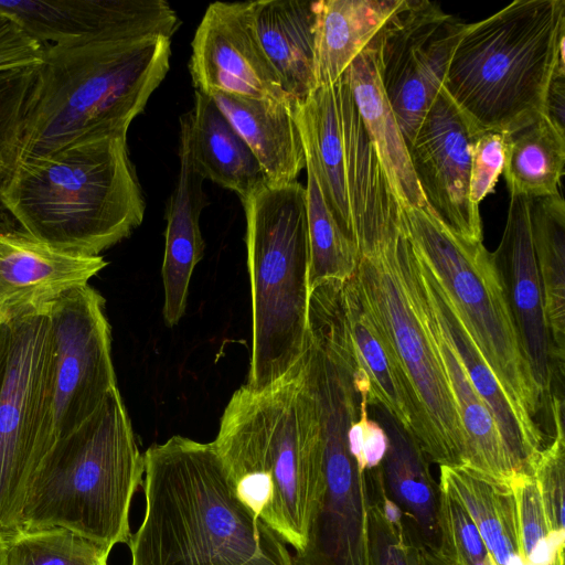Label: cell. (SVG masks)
<instances>
[{
    "label": "cell",
    "instance_id": "cell-1",
    "mask_svg": "<svg viewBox=\"0 0 565 565\" xmlns=\"http://www.w3.org/2000/svg\"><path fill=\"white\" fill-rule=\"evenodd\" d=\"M212 444L243 504L302 551L326 489L318 408L302 358L262 390H236Z\"/></svg>",
    "mask_w": 565,
    "mask_h": 565
},
{
    "label": "cell",
    "instance_id": "cell-2",
    "mask_svg": "<svg viewBox=\"0 0 565 565\" xmlns=\"http://www.w3.org/2000/svg\"><path fill=\"white\" fill-rule=\"evenodd\" d=\"M145 509L130 565H295L235 494L212 443L172 436L143 454Z\"/></svg>",
    "mask_w": 565,
    "mask_h": 565
},
{
    "label": "cell",
    "instance_id": "cell-3",
    "mask_svg": "<svg viewBox=\"0 0 565 565\" xmlns=\"http://www.w3.org/2000/svg\"><path fill=\"white\" fill-rule=\"evenodd\" d=\"M174 33L44 45L25 104L17 161L74 142L127 137L164 79Z\"/></svg>",
    "mask_w": 565,
    "mask_h": 565
},
{
    "label": "cell",
    "instance_id": "cell-4",
    "mask_svg": "<svg viewBox=\"0 0 565 565\" xmlns=\"http://www.w3.org/2000/svg\"><path fill=\"white\" fill-rule=\"evenodd\" d=\"M0 203L22 230L57 249L99 256L145 215L127 137L74 142L17 161L0 183Z\"/></svg>",
    "mask_w": 565,
    "mask_h": 565
},
{
    "label": "cell",
    "instance_id": "cell-5",
    "mask_svg": "<svg viewBox=\"0 0 565 565\" xmlns=\"http://www.w3.org/2000/svg\"><path fill=\"white\" fill-rule=\"evenodd\" d=\"M564 42V0H515L467 23L443 89L476 135L511 134L546 115L550 86L565 71Z\"/></svg>",
    "mask_w": 565,
    "mask_h": 565
},
{
    "label": "cell",
    "instance_id": "cell-6",
    "mask_svg": "<svg viewBox=\"0 0 565 565\" xmlns=\"http://www.w3.org/2000/svg\"><path fill=\"white\" fill-rule=\"evenodd\" d=\"M143 473V455L115 387L41 460L26 492L21 531L64 527L110 550L128 545L131 502Z\"/></svg>",
    "mask_w": 565,
    "mask_h": 565
},
{
    "label": "cell",
    "instance_id": "cell-7",
    "mask_svg": "<svg viewBox=\"0 0 565 565\" xmlns=\"http://www.w3.org/2000/svg\"><path fill=\"white\" fill-rule=\"evenodd\" d=\"M242 204L252 300L245 385L258 391L297 364L309 341L306 188L298 181L281 185L265 182Z\"/></svg>",
    "mask_w": 565,
    "mask_h": 565
},
{
    "label": "cell",
    "instance_id": "cell-8",
    "mask_svg": "<svg viewBox=\"0 0 565 565\" xmlns=\"http://www.w3.org/2000/svg\"><path fill=\"white\" fill-rule=\"evenodd\" d=\"M354 277L407 381L416 412L414 439L430 462L462 467L463 430L425 322L416 256L404 223L358 250Z\"/></svg>",
    "mask_w": 565,
    "mask_h": 565
},
{
    "label": "cell",
    "instance_id": "cell-9",
    "mask_svg": "<svg viewBox=\"0 0 565 565\" xmlns=\"http://www.w3.org/2000/svg\"><path fill=\"white\" fill-rule=\"evenodd\" d=\"M406 234L460 315L516 411L527 420L543 399L523 354L491 253L450 230L428 204H401Z\"/></svg>",
    "mask_w": 565,
    "mask_h": 565
},
{
    "label": "cell",
    "instance_id": "cell-10",
    "mask_svg": "<svg viewBox=\"0 0 565 565\" xmlns=\"http://www.w3.org/2000/svg\"><path fill=\"white\" fill-rule=\"evenodd\" d=\"M295 117L327 204L356 252L401 230V204L344 76L316 88Z\"/></svg>",
    "mask_w": 565,
    "mask_h": 565
},
{
    "label": "cell",
    "instance_id": "cell-11",
    "mask_svg": "<svg viewBox=\"0 0 565 565\" xmlns=\"http://www.w3.org/2000/svg\"><path fill=\"white\" fill-rule=\"evenodd\" d=\"M56 440L54 351L47 313L0 322V534L21 531L32 477Z\"/></svg>",
    "mask_w": 565,
    "mask_h": 565
},
{
    "label": "cell",
    "instance_id": "cell-12",
    "mask_svg": "<svg viewBox=\"0 0 565 565\" xmlns=\"http://www.w3.org/2000/svg\"><path fill=\"white\" fill-rule=\"evenodd\" d=\"M318 415L326 489L295 565H372L366 470L350 452L348 439L358 406L350 396L330 392L319 397Z\"/></svg>",
    "mask_w": 565,
    "mask_h": 565
},
{
    "label": "cell",
    "instance_id": "cell-13",
    "mask_svg": "<svg viewBox=\"0 0 565 565\" xmlns=\"http://www.w3.org/2000/svg\"><path fill=\"white\" fill-rule=\"evenodd\" d=\"M467 23L427 0H405L374 39L385 95L408 146L441 90Z\"/></svg>",
    "mask_w": 565,
    "mask_h": 565
},
{
    "label": "cell",
    "instance_id": "cell-14",
    "mask_svg": "<svg viewBox=\"0 0 565 565\" xmlns=\"http://www.w3.org/2000/svg\"><path fill=\"white\" fill-rule=\"evenodd\" d=\"M54 351V429L63 437L117 387L105 299L92 286L67 291L49 312Z\"/></svg>",
    "mask_w": 565,
    "mask_h": 565
},
{
    "label": "cell",
    "instance_id": "cell-15",
    "mask_svg": "<svg viewBox=\"0 0 565 565\" xmlns=\"http://www.w3.org/2000/svg\"><path fill=\"white\" fill-rule=\"evenodd\" d=\"M475 136L441 88L407 149L420 191L434 213L458 235L482 242L479 206L469 199Z\"/></svg>",
    "mask_w": 565,
    "mask_h": 565
},
{
    "label": "cell",
    "instance_id": "cell-16",
    "mask_svg": "<svg viewBox=\"0 0 565 565\" xmlns=\"http://www.w3.org/2000/svg\"><path fill=\"white\" fill-rule=\"evenodd\" d=\"M191 46L189 70L196 90L270 99L295 107L257 38L252 1L211 3Z\"/></svg>",
    "mask_w": 565,
    "mask_h": 565
},
{
    "label": "cell",
    "instance_id": "cell-17",
    "mask_svg": "<svg viewBox=\"0 0 565 565\" xmlns=\"http://www.w3.org/2000/svg\"><path fill=\"white\" fill-rule=\"evenodd\" d=\"M0 10L43 45L175 33L181 24L164 0H14L0 1Z\"/></svg>",
    "mask_w": 565,
    "mask_h": 565
},
{
    "label": "cell",
    "instance_id": "cell-18",
    "mask_svg": "<svg viewBox=\"0 0 565 565\" xmlns=\"http://www.w3.org/2000/svg\"><path fill=\"white\" fill-rule=\"evenodd\" d=\"M491 255L504 287L523 354L543 403L550 402L558 370L544 312L529 198H510L505 227L498 248Z\"/></svg>",
    "mask_w": 565,
    "mask_h": 565
},
{
    "label": "cell",
    "instance_id": "cell-19",
    "mask_svg": "<svg viewBox=\"0 0 565 565\" xmlns=\"http://www.w3.org/2000/svg\"><path fill=\"white\" fill-rule=\"evenodd\" d=\"M106 266L100 255L67 253L23 230H0V322L47 313L54 301L88 285Z\"/></svg>",
    "mask_w": 565,
    "mask_h": 565
},
{
    "label": "cell",
    "instance_id": "cell-20",
    "mask_svg": "<svg viewBox=\"0 0 565 565\" xmlns=\"http://www.w3.org/2000/svg\"><path fill=\"white\" fill-rule=\"evenodd\" d=\"M356 366V392L369 395L413 438L416 412L395 352L372 313L354 275L343 281H324Z\"/></svg>",
    "mask_w": 565,
    "mask_h": 565
},
{
    "label": "cell",
    "instance_id": "cell-21",
    "mask_svg": "<svg viewBox=\"0 0 565 565\" xmlns=\"http://www.w3.org/2000/svg\"><path fill=\"white\" fill-rule=\"evenodd\" d=\"M414 252L423 292L431 312L451 341L471 384L491 411L521 473L533 476L536 461L545 447L541 429L535 422L525 419L516 411L457 309L415 248Z\"/></svg>",
    "mask_w": 565,
    "mask_h": 565
},
{
    "label": "cell",
    "instance_id": "cell-22",
    "mask_svg": "<svg viewBox=\"0 0 565 565\" xmlns=\"http://www.w3.org/2000/svg\"><path fill=\"white\" fill-rule=\"evenodd\" d=\"M180 167L174 189L166 210L164 253L161 267L163 285V319L177 326L188 303L189 286L195 266L204 254L200 215L207 205L203 190L204 177L191 152L188 128L180 118Z\"/></svg>",
    "mask_w": 565,
    "mask_h": 565
},
{
    "label": "cell",
    "instance_id": "cell-23",
    "mask_svg": "<svg viewBox=\"0 0 565 565\" xmlns=\"http://www.w3.org/2000/svg\"><path fill=\"white\" fill-rule=\"evenodd\" d=\"M417 278L425 322L440 358L463 430L462 467L501 481H511L518 476H523L491 411L471 384L451 341L431 312L423 292L418 266Z\"/></svg>",
    "mask_w": 565,
    "mask_h": 565
},
{
    "label": "cell",
    "instance_id": "cell-24",
    "mask_svg": "<svg viewBox=\"0 0 565 565\" xmlns=\"http://www.w3.org/2000/svg\"><path fill=\"white\" fill-rule=\"evenodd\" d=\"M209 96L248 145L267 183L297 181L306 153L294 106L223 93Z\"/></svg>",
    "mask_w": 565,
    "mask_h": 565
},
{
    "label": "cell",
    "instance_id": "cell-25",
    "mask_svg": "<svg viewBox=\"0 0 565 565\" xmlns=\"http://www.w3.org/2000/svg\"><path fill=\"white\" fill-rule=\"evenodd\" d=\"M343 76L399 204L424 206L427 202L415 177L405 138L381 83L374 40Z\"/></svg>",
    "mask_w": 565,
    "mask_h": 565
},
{
    "label": "cell",
    "instance_id": "cell-26",
    "mask_svg": "<svg viewBox=\"0 0 565 565\" xmlns=\"http://www.w3.org/2000/svg\"><path fill=\"white\" fill-rule=\"evenodd\" d=\"M257 38L295 107L316 89V1H252Z\"/></svg>",
    "mask_w": 565,
    "mask_h": 565
},
{
    "label": "cell",
    "instance_id": "cell-27",
    "mask_svg": "<svg viewBox=\"0 0 565 565\" xmlns=\"http://www.w3.org/2000/svg\"><path fill=\"white\" fill-rule=\"evenodd\" d=\"M373 418L385 429L388 448L381 463L387 497L402 510L429 551L439 550V484L417 441L379 405L370 406Z\"/></svg>",
    "mask_w": 565,
    "mask_h": 565
},
{
    "label": "cell",
    "instance_id": "cell-28",
    "mask_svg": "<svg viewBox=\"0 0 565 565\" xmlns=\"http://www.w3.org/2000/svg\"><path fill=\"white\" fill-rule=\"evenodd\" d=\"M181 118L205 180L235 192L241 202L266 182L248 145L209 95L195 89L194 107Z\"/></svg>",
    "mask_w": 565,
    "mask_h": 565
},
{
    "label": "cell",
    "instance_id": "cell-29",
    "mask_svg": "<svg viewBox=\"0 0 565 565\" xmlns=\"http://www.w3.org/2000/svg\"><path fill=\"white\" fill-rule=\"evenodd\" d=\"M405 0L316 1V88L335 83Z\"/></svg>",
    "mask_w": 565,
    "mask_h": 565
},
{
    "label": "cell",
    "instance_id": "cell-30",
    "mask_svg": "<svg viewBox=\"0 0 565 565\" xmlns=\"http://www.w3.org/2000/svg\"><path fill=\"white\" fill-rule=\"evenodd\" d=\"M438 484L470 513L494 565H524L510 481L466 467L439 466Z\"/></svg>",
    "mask_w": 565,
    "mask_h": 565
},
{
    "label": "cell",
    "instance_id": "cell-31",
    "mask_svg": "<svg viewBox=\"0 0 565 565\" xmlns=\"http://www.w3.org/2000/svg\"><path fill=\"white\" fill-rule=\"evenodd\" d=\"M530 225L547 328L559 375L565 356V203L561 193L529 199Z\"/></svg>",
    "mask_w": 565,
    "mask_h": 565
},
{
    "label": "cell",
    "instance_id": "cell-32",
    "mask_svg": "<svg viewBox=\"0 0 565 565\" xmlns=\"http://www.w3.org/2000/svg\"><path fill=\"white\" fill-rule=\"evenodd\" d=\"M565 163V129L544 115L507 134L503 174L512 196L559 193Z\"/></svg>",
    "mask_w": 565,
    "mask_h": 565
},
{
    "label": "cell",
    "instance_id": "cell-33",
    "mask_svg": "<svg viewBox=\"0 0 565 565\" xmlns=\"http://www.w3.org/2000/svg\"><path fill=\"white\" fill-rule=\"evenodd\" d=\"M307 221L310 248L309 294L324 281H343L356 270L355 246L339 227L320 186L316 169L306 156Z\"/></svg>",
    "mask_w": 565,
    "mask_h": 565
},
{
    "label": "cell",
    "instance_id": "cell-34",
    "mask_svg": "<svg viewBox=\"0 0 565 565\" xmlns=\"http://www.w3.org/2000/svg\"><path fill=\"white\" fill-rule=\"evenodd\" d=\"M366 479L372 565H424L422 543L416 530L387 497L381 466L367 470Z\"/></svg>",
    "mask_w": 565,
    "mask_h": 565
},
{
    "label": "cell",
    "instance_id": "cell-35",
    "mask_svg": "<svg viewBox=\"0 0 565 565\" xmlns=\"http://www.w3.org/2000/svg\"><path fill=\"white\" fill-rule=\"evenodd\" d=\"M6 541V565H108L110 548L64 527L21 531Z\"/></svg>",
    "mask_w": 565,
    "mask_h": 565
},
{
    "label": "cell",
    "instance_id": "cell-36",
    "mask_svg": "<svg viewBox=\"0 0 565 565\" xmlns=\"http://www.w3.org/2000/svg\"><path fill=\"white\" fill-rule=\"evenodd\" d=\"M510 483L524 565H564L565 534L551 529L534 477L518 476Z\"/></svg>",
    "mask_w": 565,
    "mask_h": 565
},
{
    "label": "cell",
    "instance_id": "cell-37",
    "mask_svg": "<svg viewBox=\"0 0 565 565\" xmlns=\"http://www.w3.org/2000/svg\"><path fill=\"white\" fill-rule=\"evenodd\" d=\"M439 489L437 554L449 565H494L470 513L451 493Z\"/></svg>",
    "mask_w": 565,
    "mask_h": 565
},
{
    "label": "cell",
    "instance_id": "cell-38",
    "mask_svg": "<svg viewBox=\"0 0 565 565\" xmlns=\"http://www.w3.org/2000/svg\"><path fill=\"white\" fill-rule=\"evenodd\" d=\"M36 66L0 72V183L17 162L25 104Z\"/></svg>",
    "mask_w": 565,
    "mask_h": 565
},
{
    "label": "cell",
    "instance_id": "cell-39",
    "mask_svg": "<svg viewBox=\"0 0 565 565\" xmlns=\"http://www.w3.org/2000/svg\"><path fill=\"white\" fill-rule=\"evenodd\" d=\"M507 151V134L483 130L473 138L471 149L469 199L479 206L481 201L494 191L503 173Z\"/></svg>",
    "mask_w": 565,
    "mask_h": 565
},
{
    "label": "cell",
    "instance_id": "cell-40",
    "mask_svg": "<svg viewBox=\"0 0 565 565\" xmlns=\"http://www.w3.org/2000/svg\"><path fill=\"white\" fill-rule=\"evenodd\" d=\"M44 45L29 35L9 14L0 10V72L36 66Z\"/></svg>",
    "mask_w": 565,
    "mask_h": 565
},
{
    "label": "cell",
    "instance_id": "cell-41",
    "mask_svg": "<svg viewBox=\"0 0 565 565\" xmlns=\"http://www.w3.org/2000/svg\"><path fill=\"white\" fill-rule=\"evenodd\" d=\"M388 448V437L383 426L367 413L364 416L362 466L372 470L381 466Z\"/></svg>",
    "mask_w": 565,
    "mask_h": 565
},
{
    "label": "cell",
    "instance_id": "cell-42",
    "mask_svg": "<svg viewBox=\"0 0 565 565\" xmlns=\"http://www.w3.org/2000/svg\"><path fill=\"white\" fill-rule=\"evenodd\" d=\"M565 114V71L558 72L548 90L546 102V116H548L558 127H564Z\"/></svg>",
    "mask_w": 565,
    "mask_h": 565
},
{
    "label": "cell",
    "instance_id": "cell-43",
    "mask_svg": "<svg viewBox=\"0 0 565 565\" xmlns=\"http://www.w3.org/2000/svg\"><path fill=\"white\" fill-rule=\"evenodd\" d=\"M422 556L424 565H449L437 553L427 550L422 545Z\"/></svg>",
    "mask_w": 565,
    "mask_h": 565
},
{
    "label": "cell",
    "instance_id": "cell-44",
    "mask_svg": "<svg viewBox=\"0 0 565 565\" xmlns=\"http://www.w3.org/2000/svg\"><path fill=\"white\" fill-rule=\"evenodd\" d=\"M0 565H6V541L0 534Z\"/></svg>",
    "mask_w": 565,
    "mask_h": 565
}]
</instances>
